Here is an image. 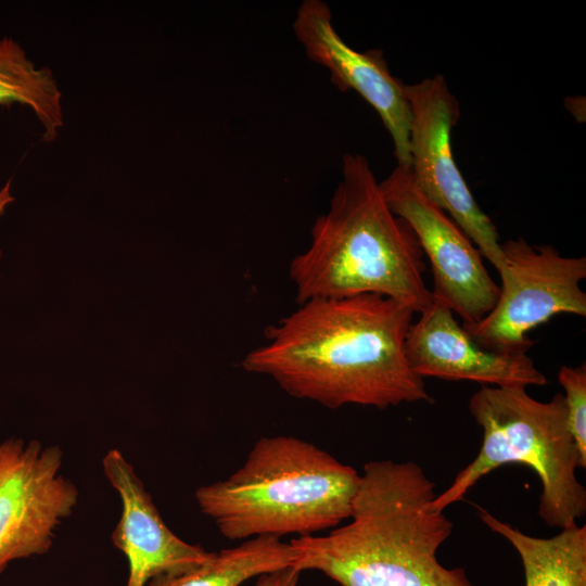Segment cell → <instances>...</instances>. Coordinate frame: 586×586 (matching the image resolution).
I'll return each mask as SVG.
<instances>
[{
	"label": "cell",
	"mask_w": 586,
	"mask_h": 586,
	"mask_svg": "<svg viewBox=\"0 0 586 586\" xmlns=\"http://www.w3.org/2000/svg\"><path fill=\"white\" fill-rule=\"evenodd\" d=\"M301 573L289 566L258 576L254 586H298Z\"/></svg>",
	"instance_id": "17"
},
{
	"label": "cell",
	"mask_w": 586,
	"mask_h": 586,
	"mask_svg": "<svg viewBox=\"0 0 586 586\" xmlns=\"http://www.w3.org/2000/svg\"><path fill=\"white\" fill-rule=\"evenodd\" d=\"M411 111V174L419 190L443 209L500 272L505 257L494 222L473 198L451 150L460 106L443 75L405 85Z\"/></svg>",
	"instance_id": "7"
},
{
	"label": "cell",
	"mask_w": 586,
	"mask_h": 586,
	"mask_svg": "<svg viewBox=\"0 0 586 586\" xmlns=\"http://www.w3.org/2000/svg\"><path fill=\"white\" fill-rule=\"evenodd\" d=\"M468 408L483 431L480 451L436 494L432 506L445 510L493 470L521 463L540 480V519L560 530L577 523L586 513V488L576 477L583 464L564 395L557 393L549 402H539L524 386L482 385L470 397Z\"/></svg>",
	"instance_id": "5"
},
{
	"label": "cell",
	"mask_w": 586,
	"mask_h": 586,
	"mask_svg": "<svg viewBox=\"0 0 586 586\" xmlns=\"http://www.w3.org/2000/svg\"><path fill=\"white\" fill-rule=\"evenodd\" d=\"M391 212L415 232L433 276L434 300L463 321H480L495 306L500 288L484 266L482 254L463 230L415 183L411 168L397 165L379 182Z\"/></svg>",
	"instance_id": "9"
},
{
	"label": "cell",
	"mask_w": 586,
	"mask_h": 586,
	"mask_svg": "<svg viewBox=\"0 0 586 586\" xmlns=\"http://www.w3.org/2000/svg\"><path fill=\"white\" fill-rule=\"evenodd\" d=\"M61 99L49 68H37L14 39H0V105L28 106L43 127V141L51 142L64 124Z\"/></svg>",
	"instance_id": "15"
},
{
	"label": "cell",
	"mask_w": 586,
	"mask_h": 586,
	"mask_svg": "<svg viewBox=\"0 0 586 586\" xmlns=\"http://www.w3.org/2000/svg\"><path fill=\"white\" fill-rule=\"evenodd\" d=\"M58 445L9 438L0 444V573L14 560L47 553L79 492L62 472Z\"/></svg>",
	"instance_id": "8"
},
{
	"label": "cell",
	"mask_w": 586,
	"mask_h": 586,
	"mask_svg": "<svg viewBox=\"0 0 586 586\" xmlns=\"http://www.w3.org/2000/svg\"><path fill=\"white\" fill-rule=\"evenodd\" d=\"M419 315L408 330L405 354L422 379L473 381L500 387L548 383L526 354H501L477 346L445 304L433 298Z\"/></svg>",
	"instance_id": "11"
},
{
	"label": "cell",
	"mask_w": 586,
	"mask_h": 586,
	"mask_svg": "<svg viewBox=\"0 0 586 586\" xmlns=\"http://www.w3.org/2000/svg\"><path fill=\"white\" fill-rule=\"evenodd\" d=\"M292 563L289 543L262 536L215 552L208 561L187 572L153 578L146 586H241L253 577L292 566Z\"/></svg>",
	"instance_id": "14"
},
{
	"label": "cell",
	"mask_w": 586,
	"mask_h": 586,
	"mask_svg": "<svg viewBox=\"0 0 586 586\" xmlns=\"http://www.w3.org/2000/svg\"><path fill=\"white\" fill-rule=\"evenodd\" d=\"M293 30L308 58L330 72L335 87L353 89L378 112L392 137L397 165L410 167V105L405 85L391 74L382 51L358 52L347 46L333 27L330 8L321 0L302 2Z\"/></svg>",
	"instance_id": "10"
},
{
	"label": "cell",
	"mask_w": 586,
	"mask_h": 586,
	"mask_svg": "<svg viewBox=\"0 0 586 586\" xmlns=\"http://www.w3.org/2000/svg\"><path fill=\"white\" fill-rule=\"evenodd\" d=\"M415 314L379 294L308 300L268 326L265 342L241 366L292 397L331 409L433 403L405 354Z\"/></svg>",
	"instance_id": "1"
},
{
	"label": "cell",
	"mask_w": 586,
	"mask_h": 586,
	"mask_svg": "<svg viewBox=\"0 0 586 586\" xmlns=\"http://www.w3.org/2000/svg\"><path fill=\"white\" fill-rule=\"evenodd\" d=\"M435 496L418 463L369 461L348 522L291 539L292 568L319 571L341 586H473L463 568L437 560L454 523L432 506Z\"/></svg>",
	"instance_id": "2"
},
{
	"label": "cell",
	"mask_w": 586,
	"mask_h": 586,
	"mask_svg": "<svg viewBox=\"0 0 586 586\" xmlns=\"http://www.w3.org/2000/svg\"><path fill=\"white\" fill-rule=\"evenodd\" d=\"M359 480L353 467L307 441L265 436L231 475L199 487L195 500L229 540L303 537L349 518Z\"/></svg>",
	"instance_id": "4"
},
{
	"label": "cell",
	"mask_w": 586,
	"mask_h": 586,
	"mask_svg": "<svg viewBox=\"0 0 586 586\" xmlns=\"http://www.w3.org/2000/svg\"><path fill=\"white\" fill-rule=\"evenodd\" d=\"M481 521L517 550L525 586H586V526H566L551 537L527 535L476 506Z\"/></svg>",
	"instance_id": "13"
},
{
	"label": "cell",
	"mask_w": 586,
	"mask_h": 586,
	"mask_svg": "<svg viewBox=\"0 0 586 586\" xmlns=\"http://www.w3.org/2000/svg\"><path fill=\"white\" fill-rule=\"evenodd\" d=\"M102 466L122 500V515L112 540L128 561L127 586H146L153 578L187 572L214 556L182 540L166 525L135 468L119 450L107 451Z\"/></svg>",
	"instance_id": "12"
},
{
	"label": "cell",
	"mask_w": 586,
	"mask_h": 586,
	"mask_svg": "<svg viewBox=\"0 0 586 586\" xmlns=\"http://www.w3.org/2000/svg\"><path fill=\"white\" fill-rule=\"evenodd\" d=\"M505 267L493 309L480 321L462 324L481 348L526 354L527 333L558 314L586 317V257H564L551 245L533 246L523 238L501 243Z\"/></svg>",
	"instance_id": "6"
},
{
	"label": "cell",
	"mask_w": 586,
	"mask_h": 586,
	"mask_svg": "<svg viewBox=\"0 0 586 586\" xmlns=\"http://www.w3.org/2000/svg\"><path fill=\"white\" fill-rule=\"evenodd\" d=\"M11 182L12 180L9 179L0 190V216L4 213L8 205L14 201V198L11 195Z\"/></svg>",
	"instance_id": "18"
},
{
	"label": "cell",
	"mask_w": 586,
	"mask_h": 586,
	"mask_svg": "<svg viewBox=\"0 0 586 586\" xmlns=\"http://www.w3.org/2000/svg\"><path fill=\"white\" fill-rule=\"evenodd\" d=\"M310 234L309 246L289 268L298 304L360 294L394 298L418 314L432 304L419 241L388 208L365 156H344L329 209Z\"/></svg>",
	"instance_id": "3"
},
{
	"label": "cell",
	"mask_w": 586,
	"mask_h": 586,
	"mask_svg": "<svg viewBox=\"0 0 586 586\" xmlns=\"http://www.w3.org/2000/svg\"><path fill=\"white\" fill-rule=\"evenodd\" d=\"M558 380L564 388V399L571 433L575 440L583 468H586V364L562 366Z\"/></svg>",
	"instance_id": "16"
}]
</instances>
